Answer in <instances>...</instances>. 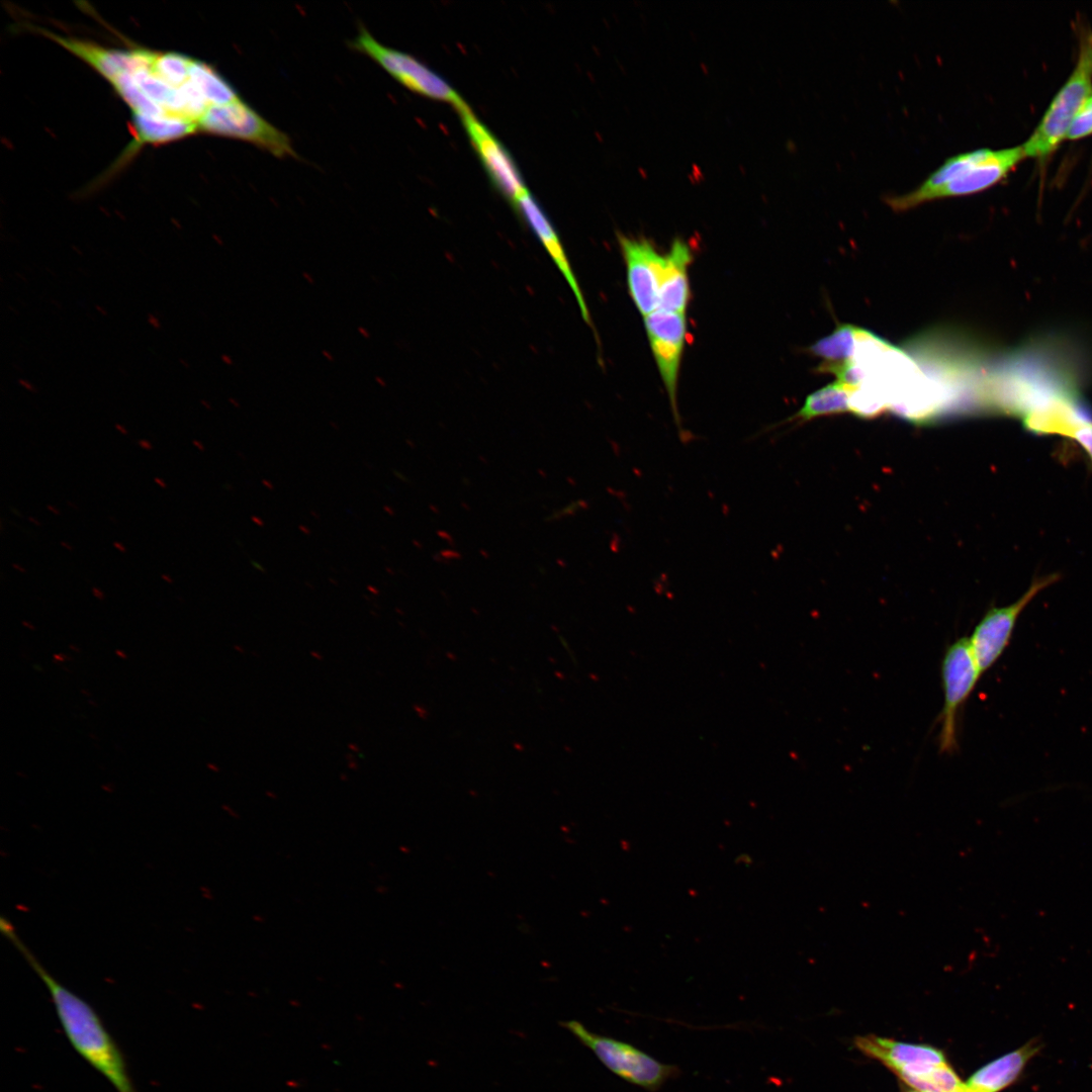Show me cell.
<instances>
[{"label": "cell", "instance_id": "4", "mask_svg": "<svg viewBox=\"0 0 1092 1092\" xmlns=\"http://www.w3.org/2000/svg\"><path fill=\"white\" fill-rule=\"evenodd\" d=\"M564 1025L611 1072L630 1084L655 1092L680 1074L677 1066L661 1063L631 1043L592 1032L578 1021Z\"/></svg>", "mask_w": 1092, "mask_h": 1092}, {"label": "cell", "instance_id": "26", "mask_svg": "<svg viewBox=\"0 0 1092 1092\" xmlns=\"http://www.w3.org/2000/svg\"><path fill=\"white\" fill-rule=\"evenodd\" d=\"M12 567H13V568H15V569H17V570H19L20 572H24V573L26 572L25 568L21 567V566H20L19 564H17V563H12Z\"/></svg>", "mask_w": 1092, "mask_h": 1092}, {"label": "cell", "instance_id": "6", "mask_svg": "<svg viewBox=\"0 0 1092 1092\" xmlns=\"http://www.w3.org/2000/svg\"><path fill=\"white\" fill-rule=\"evenodd\" d=\"M981 674L968 637L947 646L941 661L943 705L938 716L941 753L957 751L959 716Z\"/></svg>", "mask_w": 1092, "mask_h": 1092}, {"label": "cell", "instance_id": "18", "mask_svg": "<svg viewBox=\"0 0 1092 1092\" xmlns=\"http://www.w3.org/2000/svg\"><path fill=\"white\" fill-rule=\"evenodd\" d=\"M857 331V327L849 324L838 325L830 335L811 345L808 352L822 358L823 363L850 361L856 349Z\"/></svg>", "mask_w": 1092, "mask_h": 1092}, {"label": "cell", "instance_id": "2", "mask_svg": "<svg viewBox=\"0 0 1092 1092\" xmlns=\"http://www.w3.org/2000/svg\"><path fill=\"white\" fill-rule=\"evenodd\" d=\"M1024 158L1022 145L962 153L945 160L914 190L888 196L885 202L905 211L936 199L976 194L1000 182Z\"/></svg>", "mask_w": 1092, "mask_h": 1092}, {"label": "cell", "instance_id": "31", "mask_svg": "<svg viewBox=\"0 0 1092 1092\" xmlns=\"http://www.w3.org/2000/svg\"><path fill=\"white\" fill-rule=\"evenodd\" d=\"M61 545H62L63 547H65V548H67V549H68L69 551H72V550H73V548H72V547H71V546H70V545H69L68 543H66V542H64V541H62V542H61Z\"/></svg>", "mask_w": 1092, "mask_h": 1092}, {"label": "cell", "instance_id": "1", "mask_svg": "<svg viewBox=\"0 0 1092 1092\" xmlns=\"http://www.w3.org/2000/svg\"><path fill=\"white\" fill-rule=\"evenodd\" d=\"M2 931L19 948L49 990L59 1021L73 1049L105 1077L116 1092H134L122 1053L91 1005L48 973L18 939L10 924L3 926Z\"/></svg>", "mask_w": 1092, "mask_h": 1092}, {"label": "cell", "instance_id": "15", "mask_svg": "<svg viewBox=\"0 0 1092 1092\" xmlns=\"http://www.w3.org/2000/svg\"><path fill=\"white\" fill-rule=\"evenodd\" d=\"M855 1044L863 1054L881 1061L889 1069L908 1064H946L943 1054L929 1045L904 1043L875 1035L858 1036Z\"/></svg>", "mask_w": 1092, "mask_h": 1092}, {"label": "cell", "instance_id": "10", "mask_svg": "<svg viewBox=\"0 0 1092 1092\" xmlns=\"http://www.w3.org/2000/svg\"><path fill=\"white\" fill-rule=\"evenodd\" d=\"M470 144L495 189L513 205L528 190L508 150L468 107L458 111Z\"/></svg>", "mask_w": 1092, "mask_h": 1092}, {"label": "cell", "instance_id": "22", "mask_svg": "<svg viewBox=\"0 0 1092 1092\" xmlns=\"http://www.w3.org/2000/svg\"><path fill=\"white\" fill-rule=\"evenodd\" d=\"M92 594H93V595H94V597H95V598H97L98 600H101V601H102V600H103V598H104V594L102 593V590H100V589H99V588H97V587H92Z\"/></svg>", "mask_w": 1092, "mask_h": 1092}, {"label": "cell", "instance_id": "28", "mask_svg": "<svg viewBox=\"0 0 1092 1092\" xmlns=\"http://www.w3.org/2000/svg\"><path fill=\"white\" fill-rule=\"evenodd\" d=\"M47 508H48V510H50L55 515H60V512L56 508H54L53 506L48 505Z\"/></svg>", "mask_w": 1092, "mask_h": 1092}, {"label": "cell", "instance_id": "5", "mask_svg": "<svg viewBox=\"0 0 1092 1092\" xmlns=\"http://www.w3.org/2000/svg\"><path fill=\"white\" fill-rule=\"evenodd\" d=\"M350 47L369 57L406 89L449 103L457 111L467 106L460 94L443 77L415 57L380 43L365 27H360Z\"/></svg>", "mask_w": 1092, "mask_h": 1092}, {"label": "cell", "instance_id": "30", "mask_svg": "<svg viewBox=\"0 0 1092 1092\" xmlns=\"http://www.w3.org/2000/svg\"><path fill=\"white\" fill-rule=\"evenodd\" d=\"M28 520H29V521H30L31 523H33V524H34L35 526H41V523H40V522H38L37 520H35V519L33 518V517H28Z\"/></svg>", "mask_w": 1092, "mask_h": 1092}, {"label": "cell", "instance_id": "20", "mask_svg": "<svg viewBox=\"0 0 1092 1092\" xmlns=\"http://www.w3.org/2000/svg\"><path fill=\"white\" fill-rule=\"evenodd\" d=\"M1069 436L1078 441L1092 461V423H1082L1077 429H1073Z\"/></svg>", "mask_w": 1092, "mask_h": 1092}, {"label": "cell", "instance_id": "9", "mask_svg": "<svg viewBox=\"0 0 1092 1092\" xmlns=\"http://www.w3.org/2000/svg\"><path fill=\"white\" fill-rule=\"evenodd\" d=\"M1056 580V575L1037 578L1017 601L1004 607H993L983 616L969 637L982 674L990 669L1004 653L1016 622L1025 607L1039 592Z\"/></svg>", "mask_w": 1092, "mask_h": 1092}, {"label": "cell", "instance_id": "24", "mask_svg": "<svg viewBox=\"0 0 1092 1092\" xmlns=\"http://www.w3.org/2000/svg\"><path fill=\"white\" fill-rule=\"evenodd\" d=\"M115 429L123 435L127 434V430L120 424H115Z\"/></svg>", "mask_w": 1092, "mask_h": 1092}, {"label": "cell", "instance_id": "11", "mask_svg": "<svg viewBox=\"0 0 1092 1092\" xmlns=\"http://www.w3.org/2000/svg\"><path fill=\"white\" fill-rule=\"evenodd\" d=\"M626 266L629 294L638 311L646 316L658 308L659 278L663 254L644 237L617 234Z\"/></svg>", "mask_w": 1092, "mask_h": 1092}, {"label": "cell", "instance_id": "7", "mask_svg": "<svg viewBox=\"0 0 1092 1092\" xmlns=\"http://www.w3.org/2000/svg\"><path fill=\"white\" fill-rule=\"evenodd\" d=\"M644 327L668 396L679 440L682 443H689L694 437L682 427L677 403L680 364L688 335L686 313L657 308L644 316Z\"/></svg>", "mask_w": 1092, "mask_h": 1092}, {"label": "cell", "instance_id": "29", "mask_svg": "<svg viewBox=\"0 0 1092 1092\" xmlns=\"http://www.w3.org/2000/svg\"><path fill=\"white\" fill-rule=\"evenodd\" d=\"M161 577H162V578H163L164 580H166V581H167L168 583H172V582H173V579H172V578H171V577H170V576H169L168 574H162V575H161Z\"/></svg>", "mask_w": 1092, "mask_h": 1092}, {"label": "cell", "instance_id": "25", "mask_svg": "<svg viewBox=\"0 0 1092 1092\" xmlns=\"http://www.w3.org/2000/svg\"><path fill=\"white\" fill-rule=\"evenodd\" d=\"M154 481H155V482H156L157 484H159V486H161V487H163V488H166V483H165V481H164V480H163L162 478H160V477H155V478H154Z\"/></svg>", "mask_w": 1092, "mask_h": 1092}, {"label": "cell", "instance_id": "34", "mask_svg": "<svg viewBox=\"0 0 1092 1092\" xmlns=\"http://www.w3.org/2000/svg\"><path fill=\"white\" fill-rule=\"evenodd\" d=\"M22 624H23L24 626H26V627L30 628V629H34V627H33L32 625H30V624H29L28 622H25V621H23V622H22Z\"/></svg>", "mask_w": 1092, "mask_h": 1092}, {"label": "cell", "instance_id": "17", "mask_svg": "<svg viewBox=\"0 0 1092 1092\" xmlns=\"http://www.w3.org/2000/svg\"><path fill=\"white\" fill-rule=\"evenodd\" d=\"M853 388L836 381L812 392L806 397L802 407L786 423L801 425L815 418L851 412L850 394Z\"/></svg>", "mask_w": 1092, "mask_h": 1092}, {"label": "cell", "instance_id": "8", "mask_svg": "<svg viewBox=\"0 0 1092 1092\" xmlns=\"http://www.w3.org/2000/svg\"><path fill=\"white\" fill-rule=\"evenodd\" d=\"M198 129L249 142L279 158H297L289 136L241 98L211 106L200 119Z\"/></svg>", "mask_w": 1092, "mask_h": 1092}, {"label": "cell", "instance_id": "32", "mask_svg": "<svg viewBox=\"0 0 1092 1092\" xmlns=\"http://www.w3.org/2000/svg\"><path fill=\"white\" fill-rule=\"evenodd\" d=\"M116 654H118L119 657L127 658L126 654L123 651L120 652L119 650H116Z\"/></svg>", "mask_w": 1092, "mask_h": 1092}, {"label": "cell", "instance_id": "23", "mask_svg": "<svg viewBox=\"0 0 1092 1092\" xmlns=\"http://www.w3.org/2000/svg\"><path fill=\"white\" fill-rule=\"evenodd\" d=\"M113 546L122 553L126 552V548L120 542H113Z\"/></svg>", "mask_w": 1092, "mask_h": 1092}, {"label": "cell", "instance_id": "27", "mask_svg": "<svg viewBox=\"0 0 1092 1092\" xmlns=\"http://www.w3.org/2000/svg\"><path fill=\"white\" fill-rule=\"evenodd\" d=\"M19 382H20V384H22V385H23V386H24V387H25L26 389H28V390H33V386H32V385H30V384H28V383H27L26 381H22V380H20Z\"/></svg>", "mask_w": 1092, "mask_h": 1092}, {"label": "cell", "instance_id": "3", "mask_svg": "<svg viewBox=\"0 0 1092 1092\" xmlns=\"http://www.w3.org/2000/svg\"><path fill=\"white\" fill-rule=\"evenodd\" d=\"M1079 34L1076 66L1022 145L1026 157L1044 159L1051 156L1067 138L1073 119L1092 92V30L1082 28Z\"/></svg>", "mask_w": 1092, "mask_h": 1092}, {"label": "cell", "instance_id": "33", "mask_svg": "<svg viewBox=\"0 0 1092 1092\" xmlns=\"http://www.w3.org/2000/svg\"><path fill=\"white\" fill-rule=\"evenodd\" d=\"M193 444H194V445H195V446H196L197 448H199L200 450H203V446H201V444H200V443H199L198 441L194 440V441H193Z\"/></svg>", "mask_w": 1092, "mask_h": 1092}, {"label": "cell", "instance_id": "21", "mask_svg": "<svg viewBox=\"0 0 1092 1092\" xmlns=\"http://www.w3.org/2000/svg\"><path fill=\"white\" fill-rule=\"evenodd\" d=\"M138 445H139V446H140L141 448H143V449H146V450H152V449H153V445H152V443H151L150 441L146 440V439H142V440H140V441L138 442Z\"/></svg>", "mask_w": 1092, "mask_h": 1092}, {"label": "cell", "instance_id": "13", "mask_svg": "<svg viewBox=\"0 0 1092 1092\" xmlns=\"http://www.w3.org/2000/svg\"><path fill=\"white\" fill-rule=\"evenodd\" d=\"M693 250L681 238L673 239L663 254L659 278L658 308L686 313L691 298L689 268Z\"/></svg>", "mask_w": 1092, "mask_h": 1092}, {"label": "cell", "instance_id": "16", "mask_svg": "<svg viewBox=\"0 0 1092 1092\" xmlns=\"http://www.w3.org/2000/svg\"><path fill=\"white\" fill-rule=\"evenodd\" d=\"M131 129L133 141L122 155L120 159L122 162L118 165L119 167L129 160L131 156L135 155L144 145H160L184 139L195 133L198 127L193 123L177 118L132 114Z\"/></svg>", "mask_w": 1092, "mask_h": 1092}, {"label": "cell", "instance_id": "12", "mask_svg": "<svg viewBox=\"0 0 1092 1092\" xmlns=\"http://www.w3.org/2000/svg\"><path fill=\"white\" fill-rule=\"evenodd\" d=\"M512 206L536 236L553 263L559 269L576 299L582 318L590 328H593L592 317L582 290L572 270V266L568 260L562 242L553 224L548 219V216L529 190L524 192Z\"/></svg>", "mask_w": 1092, "mask_h": 1092}, {"label": "cell", "instance_id": "14", "mask_svg": "<svg viewBox=\"0 0 1092 1092\" xmlns=\"http://www.w3.org/2000/svg\"><path fill=\"white\" fill-rule=\"evenodd\" d=\"M1040 1042L1033 1038L977 1070L967 1081L970 1092H1000L1013 1084L1028 1062L1039 1052Z\"/></svg>", "mask_w": 1092, "mask_h": 1092}, {"label": "cell", "instance_id": "19", "mask_svg": "<svg viewBox=\"0 0 1092 1092\" xmlns=\"http://www.w3.org/2000/svg\"><path fill=\"white\" fill-rule=\"evenodd\" d=\"M1090 134H1092V92L1073 119L1067 139L1079 140Z\"/></svg>", "mask_w": 1092, "mask_h": 1092}]
</instances>
